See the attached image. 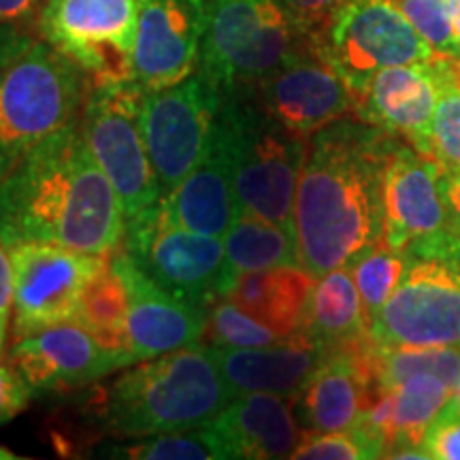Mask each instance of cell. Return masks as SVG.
Wrapping results in <instances>:
<instances>
[{
  "label": "cell",
  "mask_w": 460,
  "mask_h": 460,
  "mask_svg": "<svg viewBox=\"0 0 460 460\" xmlns=\"http://www.w3.org/2000/svg\"><path fill=\"white\" fill-rule=\"evenodd\" d=\"M401 137L354 115L309 137L295 197L298 262L315 279L384 239V171Z\"/></svg>",
  "instance_id": "1"
},
{
  "label": "cell",
  "mask_w": 460,
  "mask_h": 460,
  "mask_svg": "<svg viewBox=\"0 0 460 460\" xmlns=\"http://www.w3.org/2000/svg\"><path fill=\"white\" fill-rule=\"evenodd\" d=\"M122 200L85 141L79 122L39 143L0 181V241L54 243L85 254L119 250Z\"/></svg>",
  "instance_id": "2"
},
{
  "label": "cell",
  "mask_w": 460,
  "mask_h": 460,
  "mask_svg": "<svg viewBox=\"0 0 460 460\" xmlns=\"http://www.w3.org/2000/svg\"><path fill=\"white\" fill-rule=\"evenodd\" d=\"M233 393L207 343L132 365L85 396L84 418L102 435L152 437L203 427Z\"/></svg>",
  "instance_id": "3"
},
{
  "label": "cell",
  "mask_w": 460,
  "mask_h": 460,
  "mask_svg": "<svg viewBox=\"0 0 460 460\" xmlns=\"http://www.w3.org/2000/svg\"><path fill=\"white\" fill-rule=\"evenodd\" d=\"M217 135L233 160L241 214L295 233V197L309 139L275 122L250 92L224 94Z\"/></svg>",
  "instance_id": "4"
},
{
  "label": "cell",
  "mask_w": 460,
  "mask_h": 460,
  "mask_svg": "<svg viewBox=\"0 0 460 460\" xmlns=\"http://www.w3.org/2000/svg\"><path fill=\"white\" fill-rule=\"evenodd\" d=\"M90 79L48 41H34L0 77V181L54 132L79 122Z\"/></svg>",
  "instance_id": "5"
},
{
  "label": "cell",
  "mask_w": 460,
  "mask_h": 460,
  "mask_svg": "<svg viewBox=\"0 0 460 460\" xmlns=\"http://www.w3.org/2000/svg\"><path fill=\"white\" fill-rule=\"evenodd\" d=\"M405 273L369 324L379 345H460V237L441 230L402 247Z\"/></svg>",
  "instance_id": "6"
},
{
  "label": "cell",
  "mask_w": 460,
  "mask_h": 460,
  "mask_svg": "<svg viewBox=\"0 0 460 460\" xmlns=\"http://www.w3.org/2000/svg\"><path fill=\"white\" fill-rule=\"evenodd\" d=\"M312 45L281 0H211L199 71L224 94L254 88Z\"/></svg>",
  "instance_id": "7"
},
{
  "label": "cell",
  "mask_w": 460,
  "mask_h": 460,
  "mask_svg": "<svg viewBox=\"0 0 460 460\" xmlns=\"http://www.w3.org/2000/svg\"><path fill=\"white\" fill-rule=\"evenodd\" d=\"M312 43L354 101L382 68L430 62L437 56L393 0H345Z\"/></svg>",
  "instance_id": "8"
},
{
  "label": "cell",
  "mask_w": 460,
  "mask_h": 460,
  "mask_svg": "<svg viewBox=\"0 0 460 460\" xmlns=\"http://www.w3.org/2000/svg\"><path fill=\"white\" fill-rule=\"evenodd\" d=\"M143 94L135 79L90 84L79 115V128L122 200L126 220L163 199L141 128Z\"/></svg>",
  "instance_id": "9"
},
{
  "label": "cell",
  "mask_w": 460,
  "mask_h": 460,
  "mask_svg": "<svg viewBox=\"0 0 460 460\" xmlns=\"http://www.w3.org/2000/svg\"><path fill=\"white\" fill-rule=\"evenodd\" d=\"M119 250L181 301L209 309L222 298L224 241L180 226L160 203L126 220Z\"/></svg>",
  "instance_id": "10"
},
{
  "label": "cell",
  "mask_w": 460,
  "mask_h": 460,
  "mask_svg": "<svg viewBox=\"0 0 460 460\" xmlns=\"http://www.w3.org/2000/svg\"><path fill=\"white\" fill-rule=\"evenodd\" d=\"M37 28L90 84L135 79L139 0H45Z\"/></svg>",
  "instance_id": "11"
},
{
  "label": "cell",
  "mask_w": 460,
  "mask_h": 460,
  "mask_svg": "<svg viewBox=\"0 0 460 460\" xmlns=\"http://www.w3.org/2000/svg\"><path fill=\"white\" fill-rule=\"evenodd\" d=\"M224 96L203 73L143 94L141 128L163 197L181 183L216 139Z\"/></svg>",
  "instance_id": "12"
},
{
  "label": "cell",
  "mask_w": 460,
  "mask_h": 460,
  "mask_svg": "<svg viewBox=\"0 0 460 460\" xmlns=\"http://www.w3.org/2000/svg\"><path fill=\"white\" fill-rule=\"evenodd\" d=\"M13 262V339L75 322L85 286L107 262L54 243L9 247Z\"/></svg>",
  "instance_id": "13"
},
{
  "label": "cell",
  "mask_w": 460,
  "mask_h": 460,
  "mask_svg": "<svg viewBox=\"0 0 460 460\" xmlns=\"http://www.w3.org/2000/svg\"><path fill=\"white\" fill-rule=\"evenodd\" d=\"M243 92H250L275 122L303 139L356 111L354 94L314 43Z\"/></svg>",
  "instance_id": "14"
},
{
  "label": "cell",
  "mask_w": 460,
  "mask_h": 460,
  "mask_svg": "<svg viewBox=\"0 0 460 460\" xmlns=\"http://www.w3.org/2000/svg\"><path fill=\"white\" fill-rule=\"evenodd\" d=\"M7 360L34 396L75 393L128 367L77 322L15 339Z\"/></svg>",
  "instance_id": "15"
},
{
  "label": "cell",
  "mask_w": 460,
  "mask_h": 460,
  "mask_svg": "<svg viewBox=\"0 0 460 460\" xmlns=\"http://www.w3.org/2000/svg\"><path fill=\"white\" fill-rule=\"evenodd\" d=\"M211 0H139L135 82L143 92L175 85L199 71Z\"/></svg>",
  "instance_id": "16"
},
{
  "label": "cell",
  "mask_w": 460,
  "mask_h": 460,
  "mask_svg": "<svg viewBox=\"0 0 460 460\" xmlns=\"http://www.w3.org/2000/svg\"><path fill=\"white\" fill-rule=\"evenodd\" d=\"M371 335L332 348L322 365L292 396L303 430L335 433L358 422L376 396L371 369Z\"/></svg>",
  "instance_id": "17"
},
{
  "label": "cell",
  "mask_w": 460,
  "mask_h": 460,
  "mask_svg": "<svg viewBox=\"0 0 460 460\" xmlns=\"http://www.w3.org/2000/svg\"><path fill=\"white\" fill-rule=\"evenodd\" d=\"M113 262L130 290L126 322V360L130 367L203 341L209 309L172 296L149 279L122 250L113 252Z\"/></svg>",
  "instance_id": "18"
},
{
  "label": "cell",
  "mask_w": 460,
  "mask_h": 460,
  "mask_svg": "<svg viewBox=\"0 0 460 460\" xmlns=\"http://www.w3.org/2000/svg\"><path fill=\"white\" fill-rule=\"evenodd\" d=\"M441 164L396 139L384 171V241L402 250L447 228Z\"/></svg>",
  "instance_id": "19"
},
{
  "label": "cell",
  "mask_w": 460,
  "mask_h": 460,
  "mask_svg": "<svg viewBox=\"0 0 460 460\" xmlns=\"http://www.w3.org/2000/svg\"><path fill=\"white\" fill-rule=\"evenodd\" d=\"M203 430L217 460L290 458L303 435L292 396L275 393L233 396Z\"/></svg>",
  "instance_id": "20"
},
{
  "label": "cell",
  "mask_w": 460,
  "mask_h": 460,
  "mask_svg": "<svg viewBox=\"0 0 460 460\" xmlns=\"http://www.w3.org/2000/svg\"><path fill=\"white\" fill-rule=\"evenodd\" d=\"M439 85V56L430 62L382 68L356 101L354 115L401 137L418 152L430 156V130Z\"/></svg>",
  "instance_id": "21"
},
{
  "label": "cell",
  "mask_w": 460,
  "mask_h": 460,
  "mask_svg": "<svg viewBox=\"0 0 460 460\" xmlns=\"http://www.w3.org/2000/svg\"><path fill=\"white\" fill-rule=\"evenodd\" d=\"M220 367L224 382L234 396L243 393H275L295 396L326 354L324 345L303 332L281 337L261 348H226L207 343Z\"/></svg>",
  "instance_id": "22"
},
{
  "label": "cell",
  "mask_w": 460,
  "mask_h": 460,
  "mask_svg": "<svg viewBox=\"0 0 460 460\" xmlns=\"http://www.w3.org/2000/svg\"><path fill=\"white\" fill-rule=\"evenodd\" d=\"M158 203L180 226L224 239L241 216V207L234 188L233 160L217 130L205 158Z\"/></svg>",
  "instance_id": "23"
},
{
  "label": "cell",
  "mask_w": 460,
  "mask_h": 460,
  "mask_svg": "<svg viewBox=\"0 0 460 460\" xmlns=\"http://www.w3.org/2000/svg\"><path fill=\"white\" fill-rule=\"evenodd\" d=\"M315 278L301 264H281L237 278L222 298L239 305L279 337L301 332Z\"/></svg>",
  "instance_id": "24"
},
{
  "label": "cell",
  "mask_w": 460,
  "mask_h": 460,
  "mask_svg": "<svg viewBox=\"0 0 460 460\" xmlns=\"http://www.w3.org/2000/svg\"><path fill=\"white\" fill-rule=\"evenodd\" d=\"M301 332L329 349L369 332V322L349 267L332 269L315 279Z\"/></svg>",
  "instance_id": "25"
},
{
  "label": "cell",
  "mask_w": 460,
  "mask_h": 460,
  "mask_svg": "<svg viewBox=\"0 0 460 460\" xmlns=\"http://www.w3.org/2000/svg\"><path fill=\"white\" fill-rule=\"evenodd\" d=\"M281 264H301L295 233L262 217L241 214L224 234L222 296L243 273Z\"/></svg>",
  "instance_id": "26"
},
{
  "label": "cell",
  "mask_w": 460,
  "mask_h": 460,
  "mask_svg": "<svg viewBox=\"0 0 460 460\" xmlns=\"http://www.w3.org/2000/svg\"><path fill=\"white\" fill-rule=\"evenodd\" d=\"M130 312V290L126 278L113 262V254L85 286L75 322L90 331L105 348L126 360V322ZM128 365V360H126ZM130 367V365H128Z\"/></svg>",
  "instance_id": "27"
},
{
  "label": "cell",
  "mask_w": 460,
  "mask_h": 460,
  "mask_svg": "<svg viewBox=\"0 0 460 460\" xmlns=\"http://www.w3.org/2000/svg\"><path fill=\"white\" fill-rule=\"evenodd\" d=\"M371 369L377 390L396 388L407 377L418 376V373H430L456 388L460 382V345L394 348V345H379L373 341Z\"/></svg>",
  "instance_id": "28"
},
{
  "label": "cell",
  "mask_w": 460,
  "mask_h": 460,
  "mask_svg": "<svg viewBox=\"0 0 460 460\" xmlns=\"http://www.w3.org/2000/svg\"><path fill=\"white\" fill-rule=\"evenodd\" d=\"M407 258L405 252L396 250L386 241H379L377 245H373L369 252H365L358 261H356L349 271L358 288L362 307H365L367 322L371 324V320L382 312V307L386 301L393 296V292L399 288L402 273H405Z\"/></svg>",
  "instance_id": "29"
},
{
  "label": "cell",
  "mask_w": 460,
  "mask_h": 460,
  "mask_svg": "<svg viewBox=\"0 0 460 460\" xmlns=\"http://www.w3.org/2000/svg\"><path fill=\"white\" fill-rule=\"evenodd\" d=\"M441 85L430 130V156L444 171L460 169V79L458 58L439 56Z\"/></svg>",
  "instance_id": "30"
},
{
  "label": "cell",
  "mask_w": 460,
  "mask_h": 460,
  "mask_svg": "<svg viewBox=\"0 0 460 460\" xmlns=\"http://www.w3.org/2000/svg\"><path fill=\"white\" fill-rule=\"evenodd\" d=\"M386 439L365 418L352 429L335 433H309L303 430L301 441L290 458L295 460H367L384 458Z\"/></svg>",
  "instance_id": "31"
},
{
  "label": "cell",
  "mask_w": 460,
  "mask_h": 460,
  "mask_svg": "<svg viewBox=\"0 0 460 460\" xmlns=\"http://www.w3.org/2000/svg\"><path fill=\"white\" fill-rule=\"evenodd\" d=\"M102 456L132 460H216L217 454L203 427L152 435L128 446L101 447Z\"/></svg>",
  "instance_id": "32"
},
{
  "label": "cell",
  "mask_w": 460,
  "mask_h": 460,
  "mask_svg": "<svg viewBox=\"0 0 460 460\" xmlns=\"http://www.w3.org/2000/svg\"><path fill=\"white\" fill-rule=\"evenodd\" d=\"M207 343L226 348H261L281 339L273 329L256 320L228 298L216 301L207 312Z\"/></svg>",
  "instance_id": "33"
},
{
  "label": "cell",
  "mask_w": 460,
  "mask_h": 460,
  "mask_svg": "<svg viewBox=\"0 0 460 460\" xmlns=\"http://www.w3.org/2000/svg\"><path fill=\"white\" fill-rule=\"evenodd\" d=\"M393 3L427 39L437 56L460 58V39L454 28L450 0H393Z\"/></svg>",
  "instance_id": "34"
},
{
  "label": "cell",
  "mask_w": 460,
  "mask_h": 460,
  "mask_svg": "<svg viewBox=\"0 0 460 460\" xmlns=\"http://www.w3.org/2000/svg\"><path fill=\"white\" fill-rule=\"evenodd\" d=\"M422 450L429 460H460V399L456 394L450 396L429 424Z\"/></svg>",
  "instance_id": "35"
},
{
  "label": "cell",
  "mask_w": 460,
  "mask_h": 460,
  "mask_svg": "<svg viewBox=\"0 0 460 460\" xmlns=\"http://www.w3.org/2000/svg\"><path fill=\"white\" fill-rule=\"evenodd\" d=\"M281 3L288 13L295 17L298 28L309 39H314L345 0H281Z\"/></svg>",
  "instance_id": "36"
},
{
  "label": "cell",
  "mask_w": 460,
  "mask_h": 460,
  "mask_svg": "<svg viewBox=\"0 0 460 460\" xmlns=\"http://www.w3.org/2000/svg\"><path fill=\"white\" fill-rule=\"evenodd\" d=\"M31 396L32 393L13 367H4L0 362V427L24 411Z\"/></svg>",
  "instance_id": "37"
},
{
  "label": "cell",
  "mask_w": 460,
  "mask_h": 460,
  "mask_svg": "<svg viewBox=\"0 0 460 460\" xmlns=\"http://www.w3.org/2000/svg\"><path fill=\"white\" fill-rule=\"evenodd\" d=\"M34 41L32 34L24 31V26L15 24H0V77L4 68Z\"/></svg>",
  "instance_id": "38"
},
{
  "label": "cell",
  "mask_w": 460,
  "mask_h": 460,
  "mask_svg": "<svg viewBox=\"0 0 460 460\" xmlns=\"http://www.w3.org/2000/svg\"><path fill=\"white\" fill-rule=\"evenodd\" d=\"M441 197L446 203L447 230L460 237V169L441 172Z\"/></svg>",
  "instance_id": "39"
},
{
  "label": "cell",
  "mask_w": 460,
  "mask_h": 460,
  "mask_svg": "<svg viewBox=\"0 0 460 460\" xmlns=\"http://www.w3.org/2000/svg\"><path fill=\"white\" fill-rule=\"evenodd\" d=\"M45 0H0V24L24 26L37 22Z\"/></svg>",
  "instance_id": "40"
},
{
  "label": "cell",
  "mask_w": 460,
  "mask_h": 460,
  "mask_svg": "<svg viewBox=\"0 0 460 460\" xmlns=\"http://www.w3.org/2000/svg\"><path fill=\"white\" fill-rule=\"evenodd\" d=\"M13 307V262L9 247L0 241V315H9Z\"/></svg>",
  "instance_id": "41"
},
{
  "label": "cell",
  "mask_w": 460,
  "mask_h": 460,
  "mask_svg": "<svg viewBox=\"0 0 460 460\" xmlns=\"http://www.w3.org/2000/svg\"><path fill=\"white\" fill-rule=\"evenodd\" d=\"M7 326H9V315H0V354H3L4 341H7Z\"/></svg>",
  "instance_id": "42"
},
{
  "label": "cell",
  "mask_w": 460,
  "mask_h": 460,
  "mask_svg": "<svg viewBox=\"0 0 460 460\" xmlns=\"http://www.w3.org/2000/svg\"><path fill=\"white\" fill-rule=\"evenodd\" d=\"M452 3V17H454V28H456V34L460 39V0H450Z\"/></svg>",
  "instance_id": "43"
},
{
  "label": "cell",
  "mask_w": 460,
  "mask_h": 460,
  "mask_svg": "<svg viewBox=\"0 0 460 460\" xmlns=\"http://www.w3.org/2000/svg\"><path fill=\"white\" fill-rule=\"evenodd\" d=\"M0 458H13V454H9L4 447H0Z\"/></svg>",
  "instance_id": "44"
},
{
  "label": "cell",
  "mask_w": 460,
  "mask_h": 460,
  "mask_svg": "<svg viewBox=\"0 0 460 460\" xmlns=\"http://www.w3.org/2000/svg\"><path fill=\"white\" fill-rule=\"evenodd\" d=\"M454 394H456V396H458V399H460V382L456 384V388H454Z\"/></svg>",
  "instance_id": "45"
},
{
  "label": "cell",
  "mask_w": 460,
  "mask_h": 460,
  "mask_svg": "<svg viewBox=\"0 0 460 460\" xmlns=\"http://www.w3.org/2000/svg\"><path fill=\"white\" fill-rule=\"evenodd\" d=\"M458 79H460V58H458Z\"/></svg>",
  "instance_id": "46"
}]
</instances>
